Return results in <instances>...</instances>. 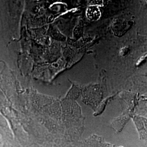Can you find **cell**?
I'll use <instances>...</instances> for the list:
<instances>
[{
    "label": "cell",
    "instance_id": "1",
    "mask_svg": "<svg viewBox=\"0 0 147 147\" xmlns=\"http://www.w3.org/2000/svg\"><path fill=\"white\" fill-rule=\"evenodd\" d=\"M128 52V48L127 47H124L121 49V54L122 55H125L126 53Z\"/></svg>",
    "mask_w": 147,
    "mask_h": 147
}]
</instances>
